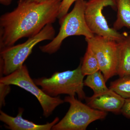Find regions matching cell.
<instances>
[{
	"instance_id": "cell-6",
	"label": "cell",
	"mask_w": 130,
	"mask_h": 130,
	"mask_svg": "<svg viewBox=\"0 0 130 130\" xmlns=\"http://www.w3.org/2000/svg\"><path fill=\"white\" fill-rule=\"evenodd\" d=\"M0 84L18 86L31 93L40 103L45 118L50 116L57 107L64 102L59 96H50L38 88L31 77L25 65L9 75L1 77Z\"/></svg>"
},
{
	"instance_id": "cell-10",
	"label": "cell",
	"mask_w": 130,
	"mask_h": 130,
	"mask_svg": "<svg viewBox=\"0 0 130 130\" xmlns=\"http://www.w3.org/2000/svg\"><path fill=\"white\" fill-rule=\"evenodd\" d=\"M24 111L23 108H20L17 116L12 117L1 111L0 120L5 123L6 128L12 130H50L59 121V118L56 117L51 123L37 124L23 118Z\"/></svg>"
},
{
	"instance_id": "cell-17",
	"label": "cell",
	"mask_w": 130,
	"mask_h": 130,
	"mask_svg": "<svg viewBox=\"0 0 130 130\" xmlns=\"http://www.w3.org/2000/svg\"><path fill=\"white\" fill-rule=\"evenodd\" d=\"M1 88V99H0V104L1 107L5 105V98L6 96L10 92V85H5L0 84Z\"/></svg>"
},
{
	"instance_id": "cell-16",
	"label": "cell",
	"mask_w": 130,
	"mask_h": 130,
	"mask_svg": "<svg viewBox=\"0 0 130 130\" xmlns=\"http://www.w3.org/2000/svg\"><path fill=\"white\" fill-rule=\"evenodd\" d=\"M78 1H82V0H62L61 1L58 16L59 22L68 13V11L73 4L74 2Z\"/></svg>"
},
{
	"instance_id": "cell-14",
	"label": "cell",
	"mask_w": 130,
	"mask_h": 130,
	"mask_svg": "<svg viewBox=\"0 0 130 130\" xmlns=\"http://www.w3.org/2000/svg\"><path fill=\"white\" fill-rule=\"evenodd\" d=\"M81 70L82 74L84 76L100 70L97 58L88 45L81 63Z\"/></svg>"
},
{
	"instance_id": "cell-12",
	"label": "cell",
	"mask_w": 130,
	"mask_h": 130,
	"mask_svg": "<svg viewBox=\"0 0 130 130\" xmlns=\"http://www.w3.org/2000/svg\"><path fill=\"white\" fill-rule=\"evenodd\" d=\"M117 18L113 28L118 31L125 27L130 30V0H116Z\"/></svg>"
},
{
	"instance_id": "cell-13",
	"label": "cell",
	"mask_w": 130,
	"mask_h": 130,
	"mask_svg": "<svg viewBox=\"0 0 130 130\" xmlns=\"http://www.w3.org/2000/svg\"><path fill=\"white\" fill-rule=\"evenodd\" d=\"M106 82L103 74L100 70L87 76L84 81V86L91 89L94 94L103 93L109 90L106 85Z\"/></svg>"
},
{
	"instance_id": "cell-7",
	"label": "cell",
	"mask_w": 130,
	"mask_h": 130,
	"mask_svg": "<svg viewBox=\"0 0 130 130\" xmlns=\"http://www.w3.org/2000/svg\"><path fill=\"white\" fill-rule=\"evenodd\" d=\"M107 6L116 9V0H88L86 2L85 11L86 23L94 35L108 38L118 42L127 34L120 33L109 27L103 11L104 8Z\"/></svg>"
},
{
	"instance_id": "cell-20",
	"label": "cell",
	"mask_w": 130,
	"mask_h": 130,
	"mask_svg": "<svg viewBox=\"0 0 130 130\" xmlns=\"http://www.w3.org/2000/svg\"><path fill=\"white\" fill-rule=\"evenodd\" d=\"M28 1H29L35 2H42L46 1L49 0H28Z\"/></svg>"
},
{
	"instance_id": "cell-1",
	"label": "cell",
	"mask_w": 130,
	"mask_h": 130,
	"mask_svg": "<svg viewBox=\"0 0 130 130\" xmlns=\"http://www.w3.org/2000/svg\"><path fill=\"white\" fill-rule=\"evenodd\" d=\"M61 1L19 0L14 10L0 18V48L13 46L23 38L35 36L47 25L54 23Z\"/></svg>"
},
{
	"instance_id": "cell-4",
	"label": "cell",
	"mask_w": 130,
	"mask_h": 130,
	"mask_svg": "<svg viewBox=\"0 0 130 130\" xmlns=\"http://www.w3.org/2000/svg\"><path fill=\"white\" fill-rule=\"evenodd\" d=\"M81 63L72 71L56 72L50 77H42L33 79L37 85L50 96L56 97L61 94L76 95L79 100H85L84 78L81 70Z\"/></svg>"
},
{
	"instance_id": "cell-11",
	"label": "cell",
	"mask_w": 130,
	"mask_h": 130,
	"mask_svg": "<svg viewBox=\"0 0 130 130\" xmlns=\"http://www.w3.org/2000/svg\"><path fill=\"white\" fill-rule=\"evenodd\" d=\"M117 75L119 77L130 75V34L118 42Z\"/></svg>"
},
{
	"instance_id": "cell-5",
	"label": "cell",
	"mask_w": 130,
	"mask_h": 130,
	"mask_svg": "<svg viewBox=\"0 0 130 130\" xmlns=\"http://www.w3.org/2000/svg\"><path fill=\"white\" fill-rule=\"evenodd\" d=\"M64 100L70 104V108L64 118L51 130H85L91 123L104 119L107 115V112L92 108L77 100L75 96H67Z\"/></svg>"
},
{
	"instance_id": "cell-19",
	"label": "cell",
	"mask_w": 130,
	"mask_h": 130,
	"mask_svg": "<svg viewBox=\"0 0 130 130\" xmlns=\"http://www.w3.org/2000/svg\"><path fill=\"white\" fill-rule=\"evenodd\" d=\"M12 0H0V3L4 6H9L11 3Z\"/></svg>"
},
{
	"instance_id": "cell-2",
	"label": "cell",
	"mask_w": 130,
	"mask_h": 130,
	"mask_svg": "<svg viewBox=\"0 0 130 130\" xmlns=\"http://www.w3.org/2000/svg\"><path fill=\"white\" fill-rule=\"evenodd\" d=\"M86 1H78L75 2L71 11L68 13L59 24L60 27L58 35L48 43L40 46L43 53L52 54L60 48L63 41L72 36H83L85 38L93 37L94 35L89 28L85 17Z\"/></svg>"
},
{
	"instance_id": "cell-8",
	"label": "cell",
	"mask_w": 130,
	"mask_h": 130,
	"mask_svg": "<svg viewBox=\"0 0 130 130\" xmlns=\"http://www.w3.org/2000/svg\"><path fill=\"white\" fill-rule=\"evenodd\" d=\"M85 40L95 55L106 81L117 75L118 42L95 35Z\"/></svg>"
},
{
	"instance_id": "cell-9",
	"label": "cell",
	"mask_w": 130,
	"mask_h": 130,
	"mask_svg": "<svg viewBox=\"0 0 130 130\" xmlns=\"http://www.w3.org/2000/svg\"><path fill=\"white\" fill-rule=\"evenodd\" d=\"M125 100L109 89L103 93L86 97L85 100L86 104L94 109L119 114L121 113Z\"/></svg>"
},
{
	"instance_id": "cell-15",
	"label": "cell",
	"mask_w": 130,
	"mask_h": 130,
	"mask_svg": "<svg viewBox=\"0 0 130 130\" xmlns=\"http://www.w3.org/2000/svg\"><path fill=\"white\" fill-rule=\"evenodd\" d=\"M109 88L124 99L130 98V75L111 82Z\"/></svg>"
},
{
	"instance_id": "cell-3",
	"label": "cell",
	"mask_w": 130,
	"mask_h": 130,
	"mask_svg": "<svg viewBox=\"0 0 130 130\" xmlns=\"http://www.w3.org/2000/svg\"><path fill=\"white\" fill-rule=\"evenodd\" d=\"M55 35V29L52 24H49L36 35L28 38L23 43L1 49V74L7 76L20 68L35 46L44 40L51 41Z\"/></svg>"
},
{
	"instance_id": "cell-18",
	"label": "cell",
	"mask_w": 130,
	"mask_h": 130,
	"mask_svg": "<svg viewBox=\"0 0 130 130\" xmlns=\"http://www.w3.org/2000/svg\"><path fill=\"white\" fill-rule=\"evenodd\" d=\"M121 113L127 118L130 119V98L125 100L121 108Z\"/></svg>"
}]
</instances>
